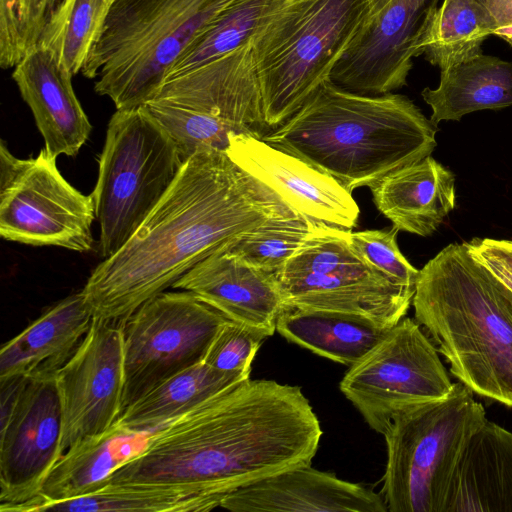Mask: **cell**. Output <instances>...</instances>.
<instances>
[{"mask_svg":"<svg viewBox=\"0 0 512 512\" xmlns=\"http://www.w3.org/2000/svg\"><path fill=\"white\" fill-rule=\"evenodd\" d=\"M298 215L226 152L198 151L114 255L81 290L95 318L124 322L196 264L239 236Z\"/></svg>","mask_w":512,"mask_h":512,"instance_id":"6da1fadb","label":"cell"},{"mask_svg":"<svg viewBox=\"0 0 512 512\" xmlns=\"http://www.w3.org/2000/svg\"><path fill=\"white\" fill-rule=\"evenodd\" d=\"M322 433L299 386L249 378L156 429L107 483L190 485L223 499L310 465Z\"/></svg>","mask_w":512,"mask_h":512,"instance_id":"7a4b0ae2","label":"cell"},{"mask_svg":"<svg viewBox=\"0 0 512 512\" xmlns=\"http://www.w3.org/2000/svg\"><path fill=\"white\" fill-rule=\"evenodd\" d=\"M437 131L405 95H363L329 80L262 140L352 192L431 155Z\"/></svg>","mask_w":512,"mask_h":512,"instance_id":"3957f363","label":"cell"},{"mask_svg":"<svg viewBox=\"0 0 512 512\" xmlns=\"http://www.w3.org/2000/svg\"><path fill=\"white\" fill-rule=\"evenodd\" d=\"M414 319L474 394L512 408V291L451 243L420 270Z\"/></svg>","mask_w":512,"mask_h":512,"instance_id":"277c9868","label":"cell"},{"mask_svg":"<svg viewBox=\"0 0 512 512\" xmlns=\"http://www.w3.org/2000/svg\"><path fill=\"white\" fill-rule=\"evenodd\" d=\"M235 0H115L81 70L116 110L154 99L169 71Z\"/></svg>","mask_w":512,"mask_h":512,"instance_id":"5b68a950","label":"cell"},{"mask_svg":"<svg viewBox=\"0 0 512 512\" xmlns=\"http://www.w3.org/2000/svg\"><path fill=\"white\" fill-rule=\"evenodd\" d=\"M370 16L368 0L285 2L251 38L262 106L272 129L294 115L330 74Z\"/></svg>","mask_w":512,"mask_h":512,"instance_id":"8992f818","label":"cell"},{"mask_svg":"<svg viewBox=\"0 0 512 512\" xmlns=\"http://www.w3.org/2000/svg\"><path fill=\"white\" fill-rule=\"evenodd\" d=\"M463 383L443 398L398 412L384 433L387 461L379 492L388 512H444L460 457L486 421Z\"/></svg>","mask_w":512,"mask_h":512,"instance_id":"52a82bcc","label":"cell"},{"mask_svg":"<svg viewBox=\"0 0 512 512\" xmlns=\"http://www.w3.org/2000/svg\"><path fill=\"white\" fill-rule=\"evenodd\" d=\"M182 164L175 142L145 105L116 110L108 123L92 192L103 259L134 235Z\"/></svg>","mask_w":512,"mask_h":512,"instance_id":"ba28073f","label":"cell"},{"mask_svg":"<svg viewBox=\"0 0 512 512\" xmlns=\"http://www.w3.org/2000/svg\"><path fill=\"white\" fill-rule=\"evenodd\" d=\"M152 100L168 103L162 123L183 158L226 152L232 137L262 139L264 117L251 39L206 64L167 79Z\"/></svg>","mask_w":512,"mask_h":512,"instance_id":"9c48e42d","label":"cell"},{"mask_svg":"<svg viewBox=\"0 0 512 512\" xmlns=\"http://www.w3.org/2000/svg\"><path fill=\"white\" fill-rule=\"evenodd\" d=\"M337 229L303 246L276 273L291 307L366 317L389 329L406 316L415 291L399 286L351 248Z\"/></svg>","mask_w":512,"mask_h":512,"instance_id":"30bf717a","label":"cell"},{"mask_svg":"<svg viewBox=\"0 0 512 512\" xmlns=\"http://www.w3.org/2000/svg\"><path fill=\"white\" fill-rule=\"evenodd\" d=\"M56 160L45 148L36 157L17 158L1 140L0 235L26 245L89 252L96 218L93 195L68 183Z\"/></svg>","mask_w":512,"mask_h":512,"instance_id":"8fae6325","label":"cell"},{"mask_svg":"<svg viewBox=\"0 0 512 512\" xmlns=\"http://www.w3.org/2000/svg\"><path fill=\"white\" fill-rule=\"evenodd\" d=\"M453 384L420 324L403 317L340 381L368 426L383 434L403 409L445 397Z\"/></svg>","mask_w":512,"mask_h":512,"instance_id":"7c38bea8","label":"cell"},{"mask_svg":"<svg viewBox=\"0 0 512 512\" xmlns=\"http://www.w3.org/2000/svg\"><path fill=\"white\" fill-rule=\"evenodd\" d=\"M229 319L189 291H163L123 322L125 408L163 380L202 361Z\"/></svg>","mask_w":512,"mask_h":512,"instance_id":"4fadbf2b","label":"cell"},{"mask_svg":"<svg viewBox=\"0 0 512 512\" xmlns=\"http://www.w3.org/2000/svg\"><path fill=\"white\" fill-rule=\"evenodd\" d=\"M0 510L35 499L61 457L62 411L54 377L0 379Z\"/></svg>","mask_w":512,"mask_h":512,"instance_id":"5bb4252c","label":"cell"},{"mask_svg":"<svg viewBox=\"0 0 512 512\" xmlns=\"http://www.w3.org/2000/svg\"><path fill=\"white\" fill-rule=\"evenodd\" d=\"M54 378L62 411V456L83 440L108 430L123 413V323L94 317Z\"/></svg>","mask_w":512,"mask_h":512,"instance_id":"9a60e30c","label":"cell"},{"mask_svg":"<svg viewBox=\"0 0 512 512\" xmlns=\"http://www.w3.org/2000/svg\"><path fill=\"white\" fill-rule=\"evenodd\" d=\"M437 0H391L370 15L334 66L330 81L363 95L407 83L430 10Z\"/></svg>","mask_w":512,"mask_h":512,"instance_id":"2e32d148","label":"cell"},{"mask_svg":"<svg viewBox=\"0 0 512 512\" xmlns=\"http://www.w3.org/2000/svg\"><path fill=\"white\" fill-rule=\"evenodd\" d=\"M226 153L297 214L345 230L356 226L360 210L352 192L301 159L244 135L232 137Z\"/></svg>","mask_w":512,"mask_h":512,"instance_id":"e0dca14e","label":"cell"},{"mask_svg":"<svg viewBox=\"0 0 512 512\" xmlns=\"http://www.w3.org/2000/svg\"><path fill=\"white\" fill-rule=\"evenodd\" d=\"M172 288L189 291L265 338L279 317L292 308L276 274L255 268L220 248L178 279Z\"/></svg>","mask_w":512,"mask_h":512,"instance_id":"ac0fdd59","label":"cell"},{"mask_svg":"<svg viewBox=\"0 0 512 512\" xmlns=\"http://www.w3.org/2000/svg\"><path fill=\"white\" fill-rule=\"evenodd\" d=\"M220 507L232 512H388L379 493L311 465L227 494Z\"/></svg>","mask_w":512,"mask_h":512,"instance_id":"d6986e66","label":"cell"},{"mask_svg":"<svg viewBox=\"0 0 512 512\" xmlns=\"http://www.w3.org/2000/svg\"><path fill=\"white\" fill-rule=\"evenodd\" d=\"M72 77L48 50L38 46L12 73L44 139V148L55 157L76 156L92 130L74 92Z\"/></svg>","mask_w":512,"mask_h":512,"instance_id":"ffe728a7","label":"cell"},{"mask_svg":"<svg viewBox=\"0 0 512 512\" xmlns=\"http://www.w3.org/2000/svg\"><path fill=\"white\" fill-rule=\"evenodd\" d=\"M94 316L82 291L44 311L0 350V379L54 377L90 329Z\"/></svg>","mask_w":512,"mask_h":512,"instance_id":"44dd1931","label":"cell"},{"mask_svg":"<svg viewBox=\"0 0 512 512\" xmlns=\"http://www.w3.org/2000/svg\"><path fill=\"white\" fill-rule=\"evenodd\" d=\"M370 190L393 226L422 237L433 234L456 207L455 175L431 155L386 175Z\"/></svg>","mask_w":512,"mask_h":512,"instance_id":"7402d4cb","label":"cell"},{"mask_svg":"<svg viewBox=\"0 0 512 512\" xmlns=\"http://www.w3.org/2000/svg\"><path fill=\"white\" fill-rule=\"evenodd\" d=\"M444 512H512V432L486 421L455 469Z\"/></svg>","mask_w":512,"mask_h":512,"instance_id":"603a6c76","label":"cell"},{"mask_svg":"<svg viewBox=\"0 0 512 512\" xmlns=\"http://www.w3.org/2000/svg\"><path fill=\"white\" fill-rule=\"evenodd\" d=\"M154 431L130 430L117 421L105 432L83 440L62 454L39 495L12 512L36 511L42 504L81 497L100 489L117 468L145 448Z\"/></svg>","mask_w":512,"mask_h":512,"instance_id":"cb8c5ba5","label":"cell"},{"mask_svg":"<svg viewBox=\"0 0 512 512\" xmlns=\"http://www.w3.org/2000/svg\"><path fill=\"white\" fill-rule=\"evenodd\" d=\"M421 96L435 125L459 121L475 111L512 106V62L481 53L440 71L438 86L426 87Z\"/></svg>","mask_w":512,"mask_h":512,"instance_id":"d4e9b609","label":"cell"},{"mask_svg":"<svg viewBox=\"0 0 512 512\" xmlns=\"http://www.w3.org/2000/svg\"><path fill=\"white\" fill-rule=\"evenodd\" d=\"M389 329L356 314L295 307L276 324L287 341L346 366L359 361Z\"/></svg>","mask_w":512,"mask_h":512,"instance_id":"484cf974","label":"cell"},{"mask_svg":"<svg viewBox=\"0 0 512 512\" xmlns=\"http://www.w3.org/2000/svg\"><path fill=\"white\" fill-rule=\"evenodd\" d=\"M249 378L218 371L200 361L158 383L128 405L118 422L139 431H154L225 389Z\"/></svg>","mask_w":512,"mask_h":512,"instance_id":"4316f807","label":"cell"},{"mask_svg":"<svg viewBox=\"0 0 512 512\" xmlns=\"http://www.w3.org/2000/svg\"><path fill=\"white\" fill-rule=\"evenodd\" d=\"M493 32L494 22L483 3L442 0L427 16L418 49L442 71L480 55L483 42Z\"/></svg>","mask_w":512,"mask_h":512,"instance_id":"83f0119b","label":"cell"},{"mask_svg":"<svg viewBox=\"0 0 512 512\" xmlns=\"http://www.w3.org/2000/svg\"><path fill=\"white\" fill-rule=\"evenodd\" d=\"M222 498L190 485L107 483L81 497L42 504L36 511L200 512Z\"/></svg>","mask_w":512,"mask_h":512,"instance_id":"f1b7e54d","label":"cell"},{"mask_svg":"<svg viewBox=\"0 0 512 512\" xmlns=\"http://www.w3.org/2000/svg\"><path fill=\"white\" fill-rule=\"evenodd\" d=\"M115 0H61L37 46L48 50L73 76L81 72Z\"/></svg>","mask_w":512,"mask_h":512,"instance_id":"f546056e","label":"cell"},{"mask_svg":"<svg viewBox=\"0 0 512 512\" xmlns=\"http://www.w3.org/2000/svg\"><path fill=\"white\" fill-rule=\"evenodd\" d=\"M284 3L285 0H235L195 38L166 80L244 45Z\"/></svg>","mask_w":512,"mask_h":512,"instance_id":"4dcf8cb0","label":"cell"},{"mask_svg":"<svg viewBox=\"0 0 512 512\" xmlns=\"http://www.w3.org/2000/svg\"><path fill=\"white\" fill-rule=\"evenodd\" d=\"M337 229L341 228L298 214L253 229L223 248L255 268L276 274L309 241Z\"/></svg>","mask_w":512,"mask_h":512,"instance_id":"1f68e13d","label":"cell"},{"mask_svg":"<svg viewBox=\"0 0 512 512\" xmlns=\"http://www.w3.org/2000/svg\"><path fill=\"white\" fill-rule=\"evenodd\" d=\"M61 0H0V65L15 68L37 46Z\"/></svg>","mask_w":512,"mask_h":512,"instance_id":"d6a6232c","label":"cell"},{"mask_svg":"<svg viewBox=\"0 0 512 512\" xmlns=\"http://www.w3.org/2000/svg\"><path fill=\"white\" fill-rule=\"evenodd\" d=\"M398 232L395 226L381 230H351L348 241L354 252L368 265L393 283L415 291L420 270L400 251L397 244Z\"/></svg>","mask_w":512,"mask_h":512,"instance_id":"836d02e7","label":"cell"},{"mask_svg":"<svg viewBox=\"0 0 512 512\" xmlns=\"http://www.w3.org/2000/svg\"><path fill=\"white\" fill-rule=\"evenodd\" d=\"M264 339L263 335L228 320L215 334L202 361L218 371L250 378L252 362Z\"/></svg>","mask_w":512,"mask_h":512,"instance_id":"e575fe53","label":"cell"},{"mask_svg":"<svg viewBox=\"0 0 512 512\" xmlns=\"http://www.w3.org/2000/svg\"><path fill=\"white\" fill-rule=\"evenodd\" d=\"M465 244L471 256L512 291V240L473 238Z\"/></svg>","mask_w":512,"mask_h":512,"instance_id":"d590c367","label":"cell"},{"mask_svg":"<svg viewBox=\"0 0 512 512\" xmlns=\"http://www.w3.org/2000/svg\"><path fill=\"white\" fill-rule=\"evenodd\" d=\"M496 35L512 46V0H486Z\"/></svg>","mask_w":512,"mask_h":512,"instance_id":"8d00e7d4","label":"cell"},{"mask_svg":"<svg viewBox=\"0 0 512 512\" xmlns=\"http://www.w3.org/2000/svg\"><path fill=\"white\" fill-rule=\"evenodd\" d=\"M391 0H368L370 6V15L378 12Z\"/></svg>","mask_w":512,"mask_h":512,"instance_id":"74e56055","label":"cell"},{"mask_svg":"<svg viewBox=\"0 0 512 512\" xmlns=\"http://www.w3.org/2000/svg\"><path fill=\"white\" fill-rule=\"evenodd\" d=\"M478 1L485 5L486 0H478Z\"/></svg>","mask_w":512,"mask_h":512,"instance_id":"f35d334b","label":"cell"},{"mask_svg":"<svg viewBox=\"0 0 512 512\" xmlns=\"http://www.w3.org/2000/svg\"><path fill=\"white\" fill-rule=\"evenodd\" d=\"M290 1H293V0H285V2H290Z\"/></svg>","mask_w":512,"mask_h":512,"instance_id":"ab89813d","label":"cell"}]
</instances>
